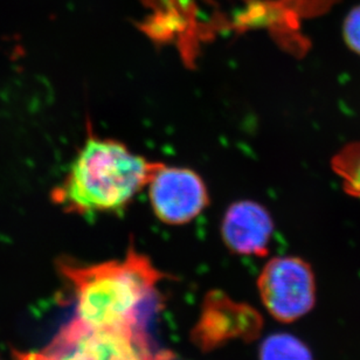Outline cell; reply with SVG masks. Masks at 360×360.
<instances>
[{
  "mask_svg": "<svg viewBox=\"0 0 360 360\" xmlns=\"http://www.w3.org/2000/svg\"><path fill=\"white\" fill-rule=\"evenodd\" d=\"M162 165L118 141L90 135L53 191V200L68 213L84 217L121 213Z\"/></svg>",
  "mask_w": 360,
  "mask_h": 360,
  "instance_id": "6da1fadb",
  "label": "cell"
},
{
  "mask_svg": "<svg viewBox=\"0 0 360 360\" xmlns=\"http://www.w3.org/2000/svg\"><path fill=\"white\" fill-rule=\"evenodd\" d=\"M60 270L77 292V319L98 329L144 330L155 287L163 277L134 248L124 260L87 266L66 261Z\"/></svg>",
  "mask_w": 360,
  "mask_h": 360,
  "instance_id": "7a4b0ae2",
  "label": "cell"
},
{
  "mask_svg": "<svg viewBox=\"0 0 360 360\" xmlns=\"http://www.w3.org/2000/svg\"><path fill=\"white\" fill-rule=\"evenodd\" d=\"M144 330L98 329L80 319L63 329L47 349L18 360H149Z\"/></svg>",
  "mask_w": 360,
  "mask_h": 360,
  "instance_id": "3957f363",
  "label": "cell"
},
{
  "mask_svg": "<svg viewBox=\"0 0 360 360\" xmlns=\"http://www.w3.org/2000/svg\"><path fill=\"white\" fill-rule=\"evenodd\" d=\"M264 307L282 323L297 321L316 303V280L308 262L300 257H275L257 281Z\"/></svg>",
  "mask_w": 360,
  "mask_h": 360,
  "instance_id": "277c9868",
  "label": "cell"
},
{
  "mask_svg": "<svg viewBox=\"0 0 360 360\" xmlns=\"http://www.w3.org/2000/svg\"><path fill=\"white\" fill-rule=\"evenodd\" d=\"M262 326L264 319L255 309L233 301L222 291H210L191 340L198 349L210 352L231 340H257Z\"/></svg>",
  "mask_w": 360,
  "mask_h": 360,
  "instance_id": "5b68a950",
  "label": "cell"
},
{
  "mask_svg": "<svg viewBox=\"0 0 360 360\" xmlns=\"http://www.w3.org/2000/svg\"><path fill=\"white\" fill-rule=\"evenodd\" d=\"M148 187L153 213L167 225L188 224L210 204L206 184L190 169L163 164Z\"/></svg>",
  "mask_w": 360,
  "mask_h": 360,
  "instance_id": "8992f818",
  "label": "cell"
},
{
  "mask_svg": "<svg viewBox=\"0 0 360 360\" xmlns=\"http://www.w3.org/2000/svg\"><path fill=\"white\" fill-rule=\"evenodd\" d=\"M273 232L271 215L255 201L234 202L222 220V239L229 250L240 255H266Z\"/></svg>",
  "mask_w": 360,
  "mask_h": 360,
  "instance_id": "52a82bcc",
  "label": "cell"
},
{
  "mask_svg": "<svg viewBox=\"0 0 360 360\" xmlns=\"http://www.w3.org/2000/svg\"><path fill=\"white\" fill-rule=\"evenodd\" d=\"M260 360H314L303 342L288 333H276L264 340Z\"/></svg>",
  "mask_w": 360,
  "mask_h": 360,
  "instance_id": "ba28073f",
  "label": "cell"
},
{
  "mask_svg": "<svg viewBox=\"0 0 360 360\" xmlns=\"http://www.w3.org/2000/svg\"><path fill=\"white\" fill-rule=\"evenodd\" d=\"M347 193L360 198V143L347 146L333 160Z\"/></svg>",
  "mask_w": 360,
  "mask_h": 360,
  "instance_id": "9c48e42d",
  "label": "cell"
},
{
  "mask_svg": "<svg viewBox=\"0 0 360 360\" xmlns=\"http://www.w3.org/2000/svg\"><path fill=\"white\" fill-rule=\"evenodd\" d=\"M343 38L347 47L360 56V5L354 7L345 18Z\"/></svg>",
  "mask_w": 360,
  "mask_h": 360,
  "instance_id": "30bf717a",
  "label": "cell"
},
{
  "mask_svg": "<svg viewBox=\"0 0 360 360\" xmlns=\"http://www.w3.org/2000/svg\"><path fill=\"white\" fill-rule=\"evenodd\" d=\"M174 357H172V354L170 352H167V351H163V352H160V354H153L151 357H150L149 360H172Z\"/></svg>",
  "mask_w": 360,
  "mask_h": 360,
  "instance_id": "8fae6325",
  "label": "cell"
}]
</instances>
